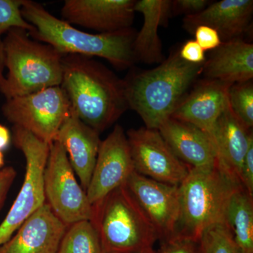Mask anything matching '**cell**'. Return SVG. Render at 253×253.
<instances>
[{"mask_svg": "<svg viewBox=\"0 0 253 253\" xmlns=\"http://www.w3.org/2000/svg\"><path fill=\"white\" fill-rule=\"evenodd\" d=\"M13 141L26 159V174L14 204L0 224V246L7 242L24 221L46 203L44 172L51 144L16 126L13 128Z\"/></svg>", "mask_w": 253, "mask_h": 253, "instance_id": "7", "label": "cell"}, {"mask_svg": "<svg viewBox=\"0 0 253 253\" xmlns=\"http://www.w3.org/2000/svg\"><path fill=\"white\" fill-rule=\"evenodd\" d=\"M136 253H157L156 251H154L153 248H149V249L143 250V251H140V252H138Z\"/></svg>", "mask_w": 253, "mask_h": 253, "instance_id": "36", "label": "cell"}, {"mask_svg": "<svg viewBox=\"0 0 253 253\" xmlns=\"http://www.w3.org/2000/svg\"><path fill=\"white\" fill-rule=\"evenodd\" d=\"M24 0H0V42L1 37L13 28L31 33L35 28L23 17L21 8Z\"/></svg>", "mask_w": 253, "mask_h": 253, "instance_id": "26", "label": "cell"}, {"mask_svg": "<svg viewBox=\"0 0 253 253\" xmlns=\"http://www.w3.org/2000/svg\"><path fill=\"white\" fill-rule=\"evenodd\" d=\"M4 49H3V42L1 41L0 42V86H1V83L4 79Z\"/></svg>", "mask_w": 253, "mask_h": 253, "instance_id": "34", "label": "cell"}, {"mask_svg": "<svg viewBox=\"0 0 253 253\" xmlns=\"http://www.w3.org/2000/svg\"><path fill=\"white\" fill-rule=\"evenodd\" d=\"M157 253H200L199 244L191 240L173 238L161 243Z\"/></svg>", "mask_w": 253, "mask_h": 253, "instance_id": "28", "label": "cell"}, {"mask_svg": "<svg viewBox=\"0 0 253 253\" xmlns=\"http://www.w3.org/2000/svg\"><path fill=\"white\" fill-rule=\"evenodd\" d=\"M253 13V0H221L208 4L201 12L186 16L183 27L193 34L200 26H210L219 33L222 42L243 39Z\"/></svg>", "mask_w": 253, "mask_h": 253, "instance_id": "17", "label": "cell"}, {"mask_svg": "<svg viewBox=\"0 0 253 253\" xmlns=\"http://www.w3.org/2000/svg\"><path fill=\"white\" fill-rule=\"evenodd\" d=\"M68 227L45 203L0 246V253H58Z\"/></svg>", "mask_w": 253, "mask_h": 253, "instance_id": "15", "label": "cell"}, {"mask_svg": "<svg viewBox=\"0 0 253 253\" xmlns=\"http://www.w3.org/2000/svg\"><path fill=\"white\" fill-rule=\"evenodd\" d=\"M209 4L207 0H175L171 3V11L172 14H185L189 16L201 12Z\"/></svg>", "mask_w": 253, "mask_h": 253, "instance_id": "29", "label": "cell"}, {"mask_svg": "<svg viewBox=\"0 0 253 253\" xmlns=\"http://www.w3.org/2000/svg\"><path fill=\"white\" fill-rule=\"evenodd\" d=\"M193 34L195 36V41L204 51L217 49L222 42L219 33L210 26H200L194 30Z\"/></svg>", "mask_w": 253, "mask_h": 253, "instance_id": "27", "label": "cell"}, {"mask_svg": "<svg viewBox=\"0 0 253 253\" xmlns=\"http://www.w3.org/2000/svg\"><path fill=\"white\" fill-rule=\"evenodd\" d=\"M134 172L130 149L124 129L116 125L101 141L90 182L86 193L91 206L100 204L114 190L126 185Z\"/></svg>", "mask_w": 253, "mask_h": 253, "instance_id": "11", "label": "cell"}, {"mask_svg": "<svg viewBox=\"0 0 253 253\" xmlns=\"http://www.w3.org/2000/svg\"><path fill=\"white\" fill-rule=\"evenodd\" d=\"M206 79L228 84L253 81V44L243 39L221 42L203 66Z\"/></svg>", "mask_w": 253, "mask_h": 253, "instance_id": "20", "label": "cell"}, {"mask_svg": "<svg viewBox=\"0 0 253 253\" xmlns=\"http://www.w3.org/2000/svg\"><path fill=\"white\" fill-rule=\"evenodd\" d=\"M226 224L244 253H253V196L242 185L231 195Z\"/></svg>", "mask_w": 253, "mask_h": 253, "instance_id": "22", "label": "cell"}, {"mask_svg": "<svg viewBox=\"0 0 253 253\" xmlns=\"http://www.w3.org/2000/svg\"><path fill=\"white\" fill-rule=\"evenodd\" d=\"M58 253H106L94 223L84 220L68 226Z\"/></svg>", "mask_w": 253, "mask_h": 253, "instance_id": "23", "label": "cell"}, {"mask_svg": "<svg viewBox=\"0 0 253 253\" xmlns=\"http://www.w3.org/2000/svg\"><path fill=\"white\" fill-rule=\"evenodd\" d=\"M99 134L71 110L55 139L64 148L73 170L85 191L90 182L101 143Z\"/></svg>", "mask_w": 253, "mask_h": 253, "instance_id": "16", "label": "cell"}, {"mask_svg": "<svg viewBox=\"0 0 253 253\" xmlns=\"http://www.w3.org/2000/svg\"><path fill=\"white\" fill-rule=\"evenodd\" d=\"M44 191L45 202L66 225L92 219L94 208L76 179L64 148L57 141L50 145Z\"/></svg>", "mask_w": 253, "mask_h": 253, "instance_id": "9", "label": "cell"}, {"mask_svg": "<svg viewBox=\"0 0 253 253\" xmlns=\"http://www.w3.org/2000/svg\"><path fill=\"white\" fill-rule=\"evenodd\" d=\"M4 165V154L2 151H0V168H1Z\"/></svg>", "mask_w": 253, "mask_h": 253, "instance_id": "35", "label": "cell"}, {"mask_svg": "<svg viewBox=\"0 0 253 253\" xmlns=\"http://www.w3.org/2000/svg\"><path fill=\"white\" fill-rule=\"evenodd\" d=\"M2 42L8 73L0 92L6 99L61 86L64 55L20 28L10 30Z\"/></svg>", "mask_w": 253, "mask_h": 253, "instance_id": "5", "label": "cell"}, {"mask_svg": "<svg viewBox=\"0 0 253 253\" xmlns=\"http://www.w3.org/2000/svg\"><path fill=\"white\" fill-rule=\"evenodd\" d=\"M126 186L154 226L161 242L174 238L179 217V186L164 184L134 171Z\"/></svg>", "mask_w": 253, "mask_h": 253, "instance_id": "12", "label": "cell"}, {"mask_svg": "<svg viewBox=\"0 0 253 253\" xmlns=\"http://www.w3.org/2000/svg\"><path fill=\"white\" fill-rule=\"evenodd\" d=\"M205 51L194 40L186 42L179 49L181 59L194 64H204L206 60Z\"/></svg>", "mask_w": 253, "mask_h": 253, "instance_id": "30", "label": "cell"}, {"mask_svg": "<svg viewBox=\"0 0 253 253\" xmlns=\"http://www.w3.org/2000/svg\"><path fill=\"white\" fill-rule=\"evenodd\" d=\"M1 111L14 126L51 144L71 113V107L65 91L61 86H56L6 99Z\"/></svg>", "mask_w": 253, "mask_h": 253, "instance_id": "8", "label": "cell"}, {"mask_svg": "<svg viewBox=\"0 0 253 253\" xmlns=\"http://www.w3.org/2000/svg\"><path fill=\"white\" fill-rule=\"evenodd\" d=\"M241 182L244 189L253 196V141L249 145L243 163Z\"/></svg>", "mask_w": 253, "mask_h": 253, "instance_id": "31", "label": "cell"}, {"mask_svg": "<svg viewBox=\"0 0 253 253\" xmlns=\"http://www.w3.org/2000/svg\"><path fill=\"white\" fill-rule=\"evenodd\" d=\"M61 87L73 112L99 134L129 109L125 80L91 57L64 55Z\"/></svg>", "mask_w": 253, "mask_h": 253, "instance_id": "1", "label": "cell"}, {"mask_svg": "<svg viewBox=\"0 0 253 253\" xmlns=\"http://www.w3.org/2000/svg\"><path fill=\"white\" fill-rule=\"evenodd\" d=\"M198 244L200 253H244L226 224L208 228L203 233Z\"/></svg>", "mask_w": 253, "mask_h": 253, "instance_id": "24", "label": "cell"}, {"mask_svg": "<svg viewBox=\"0 0 253 253\" xmlns=\"http://www.w3.org/2000/svg\"><path fill=\"white\" fill-rule=\"evenodd\" d=\"M16 176V169L11 166L0 169V210L2 208L5 199Z\"/></svg>", "mask_w": 253, "mask_h": 253, "instance_id": "32", "label": "cell"}, {"mask_svg": "<svg viewBox=\"0 0 253 253\" xmlns=\"http://www.w3.org/2000/svg\"><path fill=\"white\" fill-rule=\"evenodd\" d=\"M91 221L106 253H136L153 248L158 236L126 185L94 206Z\"/></svg>", "mask_w": 253, "mask_h": 253, "instance_id": "6", "label": "cell"}, {"mask_svg": "<svg viewBox=\"0 0 253 253\" xmlns=\"http://www.w3.org/2000/svg\"><path fill=\"white\" fill-rule=\"evenodd\" d=\"M134 0H66L61 8L63 21L71 25L113 33L131 28Z\"/></svg>", "mask_w": 253, "mask_h": 253, "instance_id": "13", "label": "cell"}, {"mask_svg": "<svg viewBox=\"0 0 253 253\" xmlns=\"http://www.w3.org/2000/svg\"><path fill=\"white\" fill-rule=\"evenodd\" d=\"M169 0H140L136 1L134 11L144 18L140 31L136 33L134 42L136 61L153 64L164 60L162 42L158 36V28L164 26L172 14Z\"/></svg>", "mask_w": 253, "mask_h": 253, "instance_id": "21", "label": "cell"}, {"mask_svg": "<svg viewBox=\"0 0 253 253\" xmlns=\"http://www.w3.org/2000/svg\"><path fill=\"white\" fill-rule=\"evenodd\" d=\"M11 136L6 126L0 125V151H3L9 148L11 144Z\"/></svg>", "mask_w": 253, "mask_h": 253, "instance_id": "33", "label": "cell"}, {"mask_svg": "<svg viewBox=\"0 0 253 253\" xmlns=\"http://www.w3.org/2000/svg\"><path fill=\"white\" fill-rule=\"evenodd\" d=\"M241 185L217 162L211 167L190 168L179 186L180 211L174 238L198 243L208 228L226 224L229 200Z\"/></svg>", "mask_w": 253, "mask_h": 253, "instance_id": "4", "label": "cell"}, {"mask_svg": "<svg viewBox=\"0 0 253 253\" xmlns=\"http://www.w3.org/2000/svg\"><path fill=\"white\" fill-rule=\"evenodd\" d=\"M231 85L214 80L200 81L181 100L171 118L199 128L214 143L216 126L227 106L228 91Z\"/></svg>", "mask_w": 253, "mask_h": 253, "instance_id": "14", "label": "cell"}, {"mask_svg": "<svg viewBox=\"0 0 253 253\" xmlns=\"http://www.w3.org/2000/svg\"><path fill=\"white\" fill-rule=\"evenodd\" d=\"M134 171L164 184L179 186L190 167L173 153L159 131L141 127L126 132Z\"/></svg>", "mask_w": 253, "mask_h": 253, "instance_id": "10", "label": "cell"}, {"mask_svg": "<svg viewBox=\"0 0 253 253\" xmlns=\"http://www.w3.org/2000/svg\"><path fill=\"white\" fill-rule=\"evenodd\" d=\"M228 102L231 111L245 126H253V81L231 84L228 91Z\"/></svg>", "mask_w": 253, "mask_h": 253, "instance_id": "25", "label": "cell"}, {"mask_svg": "<svg viewBox=\"0 0 253 253\" xmlns=\"http://www.w3.org/2000/svg\"><path fill=\"white\" fill-rule=\"evenodd\" d=\"M252 141L251 129L236 117L228 102L218 119L214 144L218 165L240 182L243 163Z\"/></svg>", "mask_w": 253, "mask_h": 253, "instance_id": "19", "label": "cell"}, {"mask_svg": "<svg viewBox=\"0 0 253 253\" xmlns=\"http://www.w3.org/2000/svg\"><path fill=\"white\" fill-rule=\"evenodd\" d=\"M203 66L186 62L178 49L157 67L133 75L125 80L129 109L139 115L146 127L158 129L185 97Z\"/></svg>", "mask_w": 253, "mask_h": 253, "instance_id": "3", "label": "cell"}, {"mask_svg": "<svg viewBox=\"0 0 253 253\" xmlns=\"http://www.w3.org/2000/svg\"><path fill=\"white\" fill-rule=\"evenodd\" d=\"M158 130L176 157L189 167L208 168L217 163L214 143L199 128L170 117Z\"/></svg>", "mask_w": 253, "mask_h": 253, "instance_id": "18", "label": "cell"}, {"mask_svg": "<svg viewBox=\"0 0 253 253\" xmlns=\"http://www.w3.org/2000/svg\"><path fill=\"white\" fill-rule=\"evenodd\" d=\"M21 13L35 28L30 36L61 54L103 58L118 70L130 68L136 62L133 47L136 32L132 28L91 34L56 18L41 4L31 0H24Z\"/></svg>", "mask_w": 253, "mask_h": 253, "instance_id": "2", "label": "cell"}]
</instances>
